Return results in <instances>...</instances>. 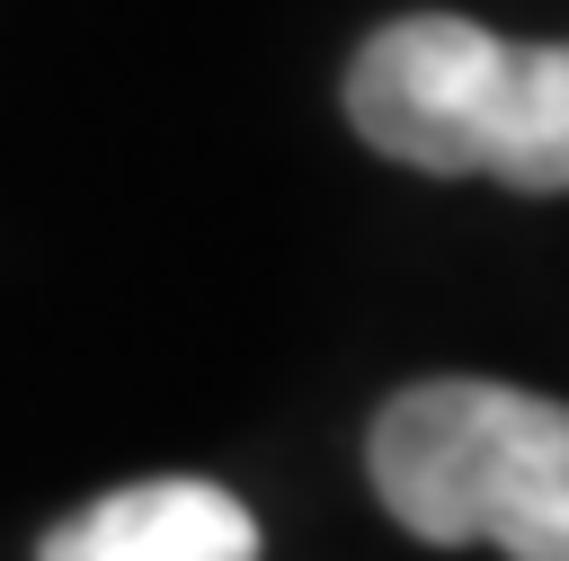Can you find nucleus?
I'll return each mask as SVG.
<instances>
[{
  "label": "nucleus",
  "instance_id": "1",
  "mask_svg": "<svg viewBox=\"0 0 569 561\" xmlns=\"http://www.w3.org/2000/svg\"><path fill=\"white\" fill-rule=\"evenodd\" d=\"M347 125L427 178L569 196V45H507L453 9L391 18L347 62Z\"/></svg>",
  "mask_w": 569,
  "mask_h": 561
},
{
  "label": "nucleus",
  "instance_id": "2",
  "mask_svg": "<svg viewBox=\"0 0 569 561\" xmlns=\"http://www.w3.org/2000/svg\"><path fill=\"white\" fill-rule=\"evenodd\" d=\"M365 472L418 543H498L507 561H569V401L436 374L373 410Z\"/></svg>",
  "mask_w": 569,
  "mask_h": 561
},
{
  "label": "nucleus",
  "instance_id": "3",
  "mask_svg": "<svg viewBox=\"0 0 569 561\" xmlns=\"http://www.w3.org/2000/svg\"><path fill=\"white\" fill-rule=\"evenodd\" d=\"M36 561H258V516L196 472L124 481L89 508H71Z\"/></svg>",
  "mask_w": 569,
  "mask_h": 561
}]
</instances>
